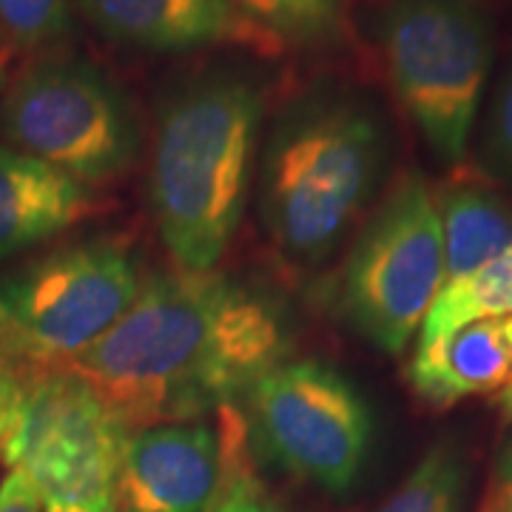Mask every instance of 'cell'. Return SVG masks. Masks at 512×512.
Here are the masks:
<instances>
[{"label": "cell", "instance_id": "1", "mask_svg": "<svg viewBox=\"0 0 512 512\" xmlns=\"http://www.w3.org/2000/svg\"><path fill=\"white\" fill-rule=\"evenodd\" d=\"M288 353L271 296L214 271H174L143 282L120 322L63 367L137 430L239 407Z\"/></svg>", "mask_w": 512, "mask_h": 512}, {"label": "cell", "instance_id": "2", "mask_svg": "<svg viewBox=\"0 0 512 512\" xmlns=\"http://www.w3.org/2000/svg\"><path fill=\"white\" fill-rule=\"evenodd\" d=\"M262 111V86L237 69L185 80L157 111L148 197L177 271H211L234 242L254 177Z\"/></svg>", "mask_w": 512, "mask_h": 512}, {"label": "cell", "instance_id": "3", "mask_svg": "<svg viewBox=\"0 0 512 512\" xmlns=\"http://www.w3.org/2000/svg\"><path fill=\"white\" fill-rule=\"evenodd\" d=\"M384 154L382 120L362 97L313 89L293 100L259 171V217L276 248L302 265L322 262L373 197Z\"/></svg>", "mask_w": 512, "mask_h": 512}, {"label": "cell", "instance_id": "4", "mask_svg": "<svg viewBox=\"0 0 512 512\" xmlns=\"http://www.w3.org/2000/svg\"><path fill=\"white\" fill-rule=\"evenodd\" d=\"M128 427L80 376L0 348V461L35 484L43 512H120Z\"/></svg>", "mask_w": 512, "mask_h": 512}, {"label": "cell", "instance_id": "5", "mask_svg": "<svg viewBox=\"0 0 512 512\" xmlns=\"http://www.w3.org/2000/svg\"><path fill=\"white\" fill-rule=\"evenodd\" d=\"M393 94L433 154L458 163L493 66V20L478 0H390L382 18Z\"/></svg>", "mask_w": 512, "mask_h": 512}, {"label": "cell", "instance_id": "6", "mask_svg": "<svg viewBox=\"0 0 512 512\" xmlns=\"http://www.w3.org/2000/svg\"><path fill=\"white\" fill-rule=\"evenodd\" d=\"M143 288L123 239H83L0 279V348L66 365L106 336Z\"/></svg>", "mask_w": 512, "mask_h": 512}, {"label": "cell", "instance_id": "7", "mask_svg": "<svg viewBox=\"0 0 512 512\" xmlns=\"http://www.w3.org/2000/svg\"><path fill=\"white\" fill-rule=\"evenodd\" d=\"M444 288V239L433 188L407 171L353 242L339 311L382 353H402Z\"/></svg>", "mask_w": 512, "mask_h": 512}, {"label": "cell", "instance_id": "8", "mask_svg": "<svg viewBox=\"0 0 512 512\" xmlns=\"http://www.w3.org/2000/svg\"><path fill=\"white\" fill-rule=\"evenodd\" d=\"M9 146L83 185L123 177L140 151L128 97L89 60L49 57L29 66L0 100Z\"/></svg>", "mask_w": 512, "mask_h": 512}, {"label": "cell", "instance_id": "9", "mask_svg": "<svg viewBox=\"0 0 512 512\" xmlns=\"http://www.w3.org/2000/svg\"><path fill=\"white\" fill-rule=\"evenodd\" d=\"M254 456L333 495L356 484L373 441L365 396L322 359H285L242 399Z\"/></svg>", "mask_w": 512, "mask_h": 512}, {"label": "cell", "instance_id": "10", "mask_svg": "<svg viewBox=\"0 0 512 512\" xmlns=\"http://www.w3.org/2000/svg\"><path fill=\"white\" fill-rule=\"evenodd\" d=\"M220 481V424L165 421L128 430L117 473L120 512H208Z\"/></svg>", "mask_w": 512, "mask_h": 512}, {"label": "cell", "instance_id": "11", "mask_svg": "<svg viewBox=\"0 0 512 512\" xmlns=\"http://www.w3.org/2000/svg\"><path fill=\"white\" fill-rule=\"evenodd\" d=\"M83 18L117 43L146 52L239 46L274 57L285 40L242 12L234 0H74Z\"/></svg>", "mask_w": 512, "mask_h": 512}, {"label": "cell", "instance_id": "12", "mask_svg": "<svg viewBox=\"0 0 512 512\" xmlns=\"http://www.w3.org/2000/svg\"><path fill=\"white\" fill-rule=\"evenodd\" d=\"M92 211L89 185L18 148L0 146V262L49 242Z\"/></svg>", "mask_w": 512, "mask_h": 512}, {"label": "cell", "instance_id": "13", "mask_svg": "<svg viewBox=\"0 0 512 512\" xmlns=\"http://www.w3.org/2000/svg\"><path fill=\"white\" fill-rule=\"evenodd\" d=\"M512 376V316L470 322L436 345H416L407 382L421 402L447 410L470 396H495Z\"/></svg>", "mask_w": 512, "mask_h": 512}, {"label": "cell", "instance_id": "14", "mask_svg": "<svg viewBox=\"0 0 512 512\" xmlns=\"http://www.w3.org/2000/svg\"><path fill=\"white\" fill-rule=\"evenodd\" d=\"M433 200L444 239V285L476 274L512 245V202L476 168H456Z\"/></svg>", "mask_w": 512, "mask_h": 512}, {"label": "cell", "instance_id": "15", "mask_svg": "<svg viewBox=\"0 0 512 512\" xmlns=\"http://www.w3.org/2000/svg\"><path fill=\"white\" fill-rule=\"evenodd\" d=\"M512 316V245L476 274L444 285L419 328V345H436L470 322Z\"/></svg>", "mask_w": 512, "mask_h": 512}, {"label": "cell", "instance_id": "16", "mask_svg": "<svg viewBox=\"0 0 512 512\" xmlns=\"http://www.w3.org/2000/svg\"><path fill=\"white\" fill-rule=\"evenodd\" d=\"M222 433V481L208 512H288L256 473V456L237 404L217 413Z\"/></svg>", "mask_w": 512, "mask_h": 512}, {"label": "cell", "instance_id": "17", "mask_svg": "<svg viewBox=\"0 0 512 512\" xmlns=\"http://www.w3.org/2000/svg\"><path fill=\"white\" fill-rule=\"evenodd\" d=\"M461 495L464 458L450 441H439L376 512H458Z\"/></svg>", "mask_w": 512, "mask_h": 512}, {"label": "cell", "instance_id": "18", "mask_svg": "<svg viewBox=\"0 0 512 512\" xmlns=\"http://www.w3.org/2000/svg\"><path fill=\"white\" fill-rule=\"evenodd\" d=\"M285 43H325L342 32L345 0H234Z\"/></svg>", "mask_w": 512, "mask_h": 512}, {"label": "cell", "instance_id": "19", "mask_svg": "<svg viewBox=\"0 0 512 512\" xmlns=\"http://www.w3.org/2000/svg\"><path fill=\"white\" fill-rule=\"evenodd\" d=\"M69 0H0V32L20 46H43L69 35Z\"/></svg>", "mask_w": 512, "mask_h": 512}, {"label": "cell", "instance_id": "20", "mask_svg": "<svg viewBox=\"0 0 512 512\" xmlns=\"http://www.w3.org/2000/svg\"><path fill=\"white\" fill-rule=\"evenodd\" d=\"M484 168L495 180L512 185V66L498 80L484 123Z\"/></svg>", "mask_w": 512, "mask_h": 512}, {"label": "cell", "instance_id": "21", "mask_svg": "<svg viewBox=\"0 0 512 512\" xmlns=\"http://www.w3.org/2000/svg\"><path fill=\"white\" fill-rule=\"evenodd\" d=\"M0 512H43L35 484L23 470H9L0 481Z\"/></svg>", "mask_w": 512, "mask_h": 512}, {"label": "cell", "instance_id": "22", "mask_svg": "<svg viewBox=\"0 0 512 512\" xmlns=\"http://www.w3.org/2000/svg\"><path fill=\"white\" fill-rule=\"evenodd\" d=\"M481 512H512V444L501 456L498 473H495L493 490L487 495Z\"/></svg>", "mask_w": 512, "mask_h": 512}, {"label": "cell", "instance_id": "23", "mask_svg": "<svg viewBox=\"0 0 512 512\" xmlns=\"http://www.w3.org/2000/svg\"><path fill=\"white\" fill-rule=\"evenodd\" d=\"M495 402H498V410H501V416L507 421H512V376L510 382L504 384L498 393H495Z\"/></svg>", "mask_w": 512, "mask_h": 512}, {"label": "cell", "instance_id": "24", "mask_svg": "<svg viewBox=\"0 0 512 512\" xmlns=\"http://www.w3.org/2000/svg\"><path fill=\"white\" fill-rule=\"evenodd\" d=\"M3 83H6V66H3V60H0V89H3Z\"/></svg>", "mask_w": 512, "mask_h": 512}]
</instances>
